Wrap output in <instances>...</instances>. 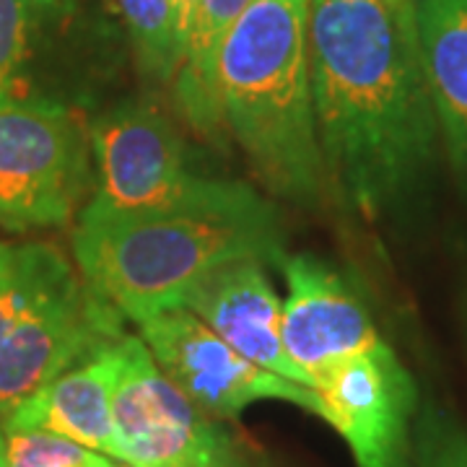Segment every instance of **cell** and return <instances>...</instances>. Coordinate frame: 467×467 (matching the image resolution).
<instances>
[{
  "mask_svg": "<svg viewBox=\"0 0 467 467\" xmlns=\"http://www.w3.org/2000/svg\"><path fill=\"white\" fill-rule=\"evenodd\" d=\"M309 81L333 192L367 218L410 201L439 146L413 8L392 0H309Z\"/></svg>",
  "mask_w": 467,
  "mask_h": 467,
  "instance_id": "cell-1",
  "label": "cell"
},
{
  "mask_svg": "<svg viewBox=\"0 0 467 467\" xmlns=\"http://www.w3.org/2000/svg\"><path fill=\"white\" fill-rule=\"evenodd\" d=\"M223 130L270 192L315 202L327 182L309 81V0H250L218 57Z\"/></svg>",
  "mask_w": 467,
  "mask_h": 467,
  "instance_id": "cell-2",
  "label": "cell"
},
{
  "mask_svg": "<svg viewBox=\"0 0 467 467\" xmlns=\"http://www.w3.org/2000/svg\"><path fill=\"white\" fill-rule=\"evenodd\" d=\"M73 254L86 294L128 322L182 306L184 294L234 260H284L270 202L244 211L107 216L84 208Z\"/></svg>",
  "mask_w": 467,
  "mask_h": 467,
  "instance_id": "cell-3",
  "label": "cell"
},
{
  "mask_svg": "<svg viewBox=\"0 0 467 467\" xmlns=\"http://www.w3.org/2000/svg\"><path fill=\"white\" fill-rule=\"evenodd\" d=\"M94 195L84 208L107 216L244 211L263 205L250 184L202 174L167 117L146 101H122L91 128Z\"/></svg>",
  "mask_w": 467,
  "mask_h": 467,
  "instance_id": "cell-4",
  "label": "cell"
},
{
  "mask_svg": "<svg viewBox=\"0 0 467 467\" xmlns=\"http://www.w3.org/2000/svg\"><path fill=\"white\" fill-rule=\"evenodd\" d=\"M84 119L52 99L0 104V229L66 226L94 190Z\"/></svg>",
  "mask_w": 467,
  "mask_h": 467,
  "instance_id": "cell-5",
  "label": "cell"
},
{
  "mask_svg": "<svg viewBox=\"0 0 467 467\" xmlns=\"http://www.w3.org/2000/svg\"><path fill=\"white\" fill-rule=\"evenodd\" d=\"M122 335V319L86 294L63 252L39 244L32 294L0 348V420Z\"/></svg>",
  "mask_w": 467,
  "mask_h": 467,
  "instance_id": "cell-6",
  "label": "cell"
},
{
  "mask_svg": "<svg viewBox=\"0 0 467 467\" xmlns=\"http://www.w3.org/2000/svg\"><path fill=\"white\" fill-rule=\"evenodd\" d=\"M115 460L133 467H260L257 451L184 398L140 337L125 335L112 398Z\"/></svg>",
  "mask_w": 467,
  "mask_h": 467,
  "instance_id": "cell-7",
  "label": "cell"
},
{
  "mask_svg": "<svg viewBox=\"0 0 467 467\" xmlns=\"http://www.w3.org/2000/svg\"><path fill=\"white\" fill-rule=\"evenodd\" d=\"M138 330L161 374L208 416L229 420L257 400L294 402L319 416L312 387L247 361L184 306L138 322Z\"/></svg>",
  "mask_w": 467,
  "mask_h": 467,
  "instance_id": "cell-8",
  "label": "cell"
},
{
  "mask_svg": "<svg viewBox=\"0 0 467 467\" xmlns=\"http://www.w3.org/2000/svg\"><path fill=\"white\" fill-rule=\"evenodd\" d=\"M312 389L319 418L346 439L356 467H413L418 387L384 340L325 368Z\"/></svg>",
  "mask_w": 467,
  "mask_h": 467,
  "instance_id": "cell-9",
  "label": "cell"
},
{
  "mask_svg": "<svg viewBox=\"0 0 467 467\" xmlns=\"http://www.w3.org/2000/svg\"><path fill=\"white\" fill-rule=\"evenodd\" d=\"M281 267L288 285L281 301V337L288 358L309 382L382 340L364 299L327 263L294 254L284 257Z\"/></svg>",
  "mask_w": 467,
  "mask_h": 467,
  "instance_id": "cell-10",
  "label": "cell"
},
{
  "mask_svg": "<svg viewBox=\"0 0 467 467\" xmlns=\"http://www.w3.org/2000/svg\"><path fill=\"white\" fill-rule=\"evenodd\" d=\"M182 306L247 361L312 387L309 377L284 348L281 299L267 278L263 260H234L211 270L184 294Z\"/></svg>",
  "mask_w": 467,
  "mask_h": 467,
  "instance_id": "cell-11",
  "label": "cell"
},
{
  "mask_svg": "<svg viewBox=\"0 0 467 467\" xmlns=\"http://www.w3.org/2000/svg\"><path fill=\"white\" fill-rule=\"evenodd\" d=\"M122 340L125 335L55 377L0 426L52 431L115 460L112 398L122 368Z\"/></svg>",
  "mask_w": 467,
  "mask_h": 467,
  "instance_id": "cell-12",
  "label": "cell"
},
{
  "mask_svg": "<svg viewBox=\"0 0 467 467\" xmlns=\"http://www.w3.org/2000/svg\"><path fill=\"white\" fill-rule=\"evenodd\" d=\"M439 135L467 182V0H410Z\"/></svg>",
  "mask_w": 467,
  "mask_h": 467,
  "instance_id": "cell-13",
  "label": "cell"
},
{
  "mask_svg": "<svg viewBox=\"0 0 467 467\" xmlns=\"http://www.w3.org/2000/svg\"><path fill=\"white\" fill-rule=\"evenodd\" d=\"M81 16L78 0H0V104L36 99V70Z\"/></svg>",
  "mask_w": 467,
  "mask_h": 467,
  "instance_id": "cell-14",
  "label": "cell"
},
{
  "mask_svg": "<svg viewBox=\"0 0 467 467\" xmlns=\"http://www.w3.org/2000/svg\"><path fill=\"white\" fill-rule=\"evenodd\" d=\"M250 0H198L182 63L174 76V97L184 119L205 135L223 130L218 107V57L223 42Z\"/></svg>",
  "mask_w": 467,
  "mask_h": 467,
  "instance_id": "cell-15",
  "label": "cell"
},
{
  "mask_svg": "<svg viewBox=\"0 0 467 467\" xmlns=\"http://www.w3.org/2000/svg\"><path fill=\"white\" fill-rule=\"evenodd\" d=\"M117 11L140 70L159 84L174 81L182 63V47L174 29L171 0H117Z\"/></svg>",
  "mask_w": 467,
  "mask_h": 467,
  "instance_id": "cell-16",
  "label": "cell"
},
{
  "mask_svg": "<svg viewBox=\"0 0 467 467\" xmlns=\"http://www.w3.org/2000/svg\"><path fill=\"white\" fill-rule=\"evenodd\" d=\"M3 439L5 467H117L112 457L52 431L3 429Z\"/></svg>",
  "mask_w": 467,
  "mask_h": 467,
  "instance_id": "cell-17",
  "label": "cell"
},
{
  "mask_svg": "<svg viewBox=\"0 0 467 467\" xmlns=\"http://www.w3.org/2000/svg\"><path fill=\"white\" fill-rule=\"evenodd\" d=\"M413 465L467 467V426L431 400L418 405L413 420Z\"/></svg>",
  "mask_w": 467,
  "mask_h": 467,
  "instance_id": "cell-18",
  "label": "cell"
},
{
  "mask_svg": "<svg viewBox=\"0 0 467 467\" xmlns=\"http://www.w3.org/2000/svg\"><path fill=\"white\" fill-rule=\"evenodd\" d=\"M39 244H24L14 250V257L0 267V348L14 330L24 304L32 294Z\"/></svg>",
  "mask_w": 467,
  "mask_h": 467,
  "instance_id": "cell-19",
  "label": "cell"
},
{
  "mask_svg": "<svg viewBox=\"0 0 467 467\" xmlns=\"http://www.w3.org/2000/svg\"><path fill=\"white\" fill-rule=\"evenodd\" d=\"M195 8H198V0H171L174 29H177V39H180L182 55H184V45H187V36H190V26H192Z\"/></svg>",
  "mask_w": 467,
  "mask_h": 467,
  "instance_id": "cell-20",
  "label": "cell"
},
{
  "mask_svg": "<svg viewBox=\"0 0 467 467\" xmlns=\"http://www.w3.org/2000/svg\"><path fill=\"white\" fill-rule=\"evenodd\" d=\"M14 250H16V247H8V244H3V242H0V267L5 265V263L14 257Z\"/></svg>",
  "mask_w": 467,
  "mask_h": 467,
  "instance_id": "cell-21",
  "label": "cell"
},
{
  "mask_svg": "<svg viewBox=\"0 0 467 467\" xmlns=\"http://www.w3.org/2000/svg\"><path fill=\"white\" fill-rule=\"evenodd\" d=\"M0 467H5V439H3V429H0Z\"/></svg>",
  "mask_w": 467,
  "mask_h": 467,
  "instance_id": "cell-22",
  "label": "cell"
},
{
  "mask_svg": "<svg viewBox=\"0 0 467 467\" xmlns=\"http://www.w3.org/2000/svg\"><path fill=\"white\" fill-rule=\"evenodd\" d=\"M395 5H402V8H410V0H392Z\"/></svg>",
  "mask_w": 467,
  "mask_h": 467,
  "instance_id": "cell-23",
  "label": "cell"
}]
</instances>
